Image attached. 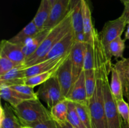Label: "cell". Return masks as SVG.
<instances>
[{"label": "cell", "mask_w": 129, "mask_h": 128, "mask_svg": "<svg viewBox=\"0 0 129 128\" xmlns=\"http://www.w3.org/2000/svg\"><path fill=\"white\" fill-rule=\"evenodd\" d=\"M73 30L72 27V10L56 26L51 28L38 50L28 58L24 65L25 68L35 65L47 54L53 46L57 43Z\"/></svg>", "instance_id": "obj_1"}, {"label": "cell", "mask_w": 129, "mask_h": 128, "mask_svg": "<svg viewBox=\"0 0 129 128\" xmlns=\"http://www.w3.org/2000/svg\"><path fill=\"white\" fill-rule=\"evenodd\" d=\"M13 109L23 126L30 127L52 118L50 110L40 102L39 99L25 100Z\"/></svg>", "instance_id": "obj_2"}, {"label": "cell", "mask_w": 129, "mask_h": 128, "mask_svg": "<svg viewBox=\"0 0 129 128\" xmlns=\"http://www.w3.org/2000/svg\"><path fill=\"white\" fill-rule=\"evenodd\" d=\"M91 128H108L105 112L103 80L97 79L95 90L88 101Z\"/></svg>", "instance_id": "obj_3"}, {"label": "cell", "mask_w": 129, "mask_h": 128, "mask_svg": "<svg viewBox=\"0 0 129 128\" xmlns=\"http://www.w3.org/2000/svg\"><path fill=\"white\" fill-rule=\"evenodd\" d=\"M93 48H94V70L97 79L104 80L111 73L113 65L112 60L108 57L105 47L101 39L100 33L94 29L93 33Z\"/></svg>", "instance_id": "obj_4"}, {"label": "cell", "mask_w": 129, "mask_h": 128, "mask_svg": "<svg viewBox=\"0 0 129 128\" xmlns=\"http://www.w3.org/2000/svg\"><path fill=\"white\" fill-rule=\"evenodd\" d=\"M105 112L108 128H122L123 120L120 115L117 102L111 92L108 77L103 80Z\"/></svg>", "instance_id": "obj_5"}, {"label": "cell", "mask_w": 129, "mask_h": 128, "mask_svg": "<svg viewBox=\"0 0 129 128\" xmlns=\"http://www.w3.org/2000/svg\"><path fill=\"white\" fill-rule=\"evenodd\" d=\"M37 94L39 99L46 103L49 110L59 102L66 99L62 94L55 76L41 84L37 91Z\"/></svg>", "instance_id": "obj_6"}, {"label": "cell", "mask_w": 129, "mask_h": 128, "mask_svg": "<svg viewBox=\"0 0 129 128\" xmlns=\"http://www.w3.org/2000/svg\"><path fill=\"white\" fill-rule=\"evenodd\" d=\"M126 25H127L126 21L120 16L115 20L107 21L105 24L102 31L100 33L102 41L105 47L106 51L109 58L108 46L110 43L117 37L122 36ZM110 59L112 60L110 58Z\"/></svg>", "instance_id": "obj_7"}, {"label": "cell", "mask_w": 129, "mask_h": 128, "mask_svg": "<svg viewBox=\"0 0 129 128\" xmlns=\"http://www.w3.org/2000/svg\"><path fill=\"white\" fill-rule=\"evenodd\" d=\"M63 96L66 99L73 85V75L72 69L71 53L57 69L55 74Z\"/></svg>", "instance_id": "obj_8"}, {"label": "cell", "mask_w": 129, "mask_h": 128, "mask_svg": "<svg viewBox=\"0 0 129 128\" xmlns=\"http://www.w3.org/2000/svg\"><path fill=\"white\" fill-rule=\"evenodd\" d=\"M72 0H57L52 5L50 16L44 29L52 28L64 20L71 8Z\"/></svg>", "instance_id": "obj_9"}, {"label": "cell", "mask_w": 129, "mask_h": 128, "mask_svg": "<svg viewBox=\"0 0 129 128\" xmlns=\"http://www.w3.org/2000/svg\"><path fill=\"white\" fill-rule=\"evenodd\" d=\"M74 43V33L73 30L67 34L62 40H60L57 43L55 44L52 48L47 53L45 56L40 59L37 63L44 60L49 59L57 58L61 57L71 52L72 48ZM36 64V63H35Z\"/></svg>", "instance_id": "obj_10"}, {"label": "cell", "mask_w": 129, "mask_h": 128, "mask_svg": "<svg viewBox=\"0 0 129 128\" xmlns=\"http://www.w3.org/2000/svg\"><path fill=\"white\" fill-rule=\"evenodd\" d=\"M86 43L75 42L71 50V60L73 75V84L84 70V50Z\"/></svg>", "instance_id": "obj_11"}, {"label": "cell", "mask_w": 129, "mask_h": 128, "mask_svg": "<svg viewBox=\"0 0 129 128\" xmlns=\"http://www.w3.org/2000/svg\"><path fill=\"white\" fill-rule=\"evenodd\" d=\"M0 52L17 65H25L26 56L23 51L22 45L11 42L9 40H3L0 44Z\"/></svg>", "instance_id": "obj_12"}, {"label": "cell", "mask_w": 129, "mask_h": 128, "mask_svg": "<svg viewBox=\"0 0 129 128\" xmlns=\"http://www.w3.org/2000/svg\"><path fill=\"white\" fill-rule=\"evenodd\" d=\"M66 99L74 103L88 105L84 70L82 72L78 79L73 84V87Z\"/></svg>", "instance_id": "obj_13"}, {"label": "cell", "mask_w": 129, "mask_h": 128, "mask_svg": "<svg viewBox=\"0 0 129 128\" xmlns=\"http://www.w3.org/2000/svg\"><path fill=\"white\" fill-rule=\"evenodd\" d=\"M70 53H68V55L61 56V57L44 60V61H42L38 63L26 68L25 69V74H26V78L49 71V70L54 69L55 67L60 65L70 55Z\"/></svg>", "instance_id": "obj_14"}, {"label": "cell", "mask_w": 129, "mask_h": 128, "mask_svg": "<svg viewBox=\"0 0 129 128\" xmlns=\"http://www.w3.org/2000/svg\"><path fill=\"white\" fill-rule=\"evenodd\" d=\"M23 125L10 105H1L0 128H22Z\"/></svg>", "instance_id": "obj_15"}, {"label": "cell", "mask_w": 129, "mask_h": 128, "mask_svg": "<svg viewBox=\"0 0 129 128\" xmlns=\"http://www.w3.org/2000/svg\"><path fill=\"white\" fill-rule=\"evenodd\" d=\"M0 96L1 99L7 102L13 108L16 107L25 100L33 99L3 84H0Z\"/></svg>", "instance_id": "obj_16"}, {"label": "cell", "mask_w": 129, "mask_h": 128, "mask_svg": "<svg viewBox=\"0 0 129 128\" xmlns=\"http://www.w3.org/2000/svg\"><path fill=\"white\" fill-rule=\"evenodd\" d=\"M24 65L15 68L4 75L0 76V84H5L7 86L25 84L26 79Z\"/></svg>", "instance_id": "obj_17"}, {"label": "cell", "mask_w": 129, "mask_h": 128, "mask_svg": "<svg viewBox=\"0 0 129 128\" xmlns=\"http://www.w3.org/2000/svg\"><path fill=\"white\" fill-rule=\"evenodd\" d=\"M83 13V31L85 35L86 42H91L93 40V33L95 28L93 24L91 11L87 0H81Z\"/></svg>", "instance_id": "obj_18"}, {"label": "cell", "mask_w": 129, "mask_h": 128, "mask_svg": "<svg viewBox=\"0 0 129 128\" xmlns=\"http://www.w3.org/2000/svg\"><path fill=\"white\" fill-rule=\"evenodd\" d=\"M113 65L120 77L123 85V95L126 97L129 104V58H123Z\"/></svg>", "instance_id": "obj_19"}, {"label": "cell", "mask_w": 129, "mask_h": 128, "mask_svg": "<svg viewBox=\"0 0 129 128\" xmlns=\"http://www.w3.org/2000/svg\"><path fill=\"white\" fill-rule=\"evenodd\" d=\"M50 30L43 29L40 30V32L38 33L37 35H35V36L31 37L25 42V43L23 46V51L26 56V60L38 50L39 46H40L42 43L48 35Z\"/></svg>", "instance_id": "obj_20"}, {"label": "cell", "mask_w": 129, "mask_h": 128, "mask_svg": "<svg viewBox=\"0 0 129 128\" xmlns=\"http://www.w3.org/2000/svg\"><path fill=\"white\" fill-rule=\"evenodd\" d=\"M40 30L37 26L33 20H31L27 25L25 26L20 32L18 33L13 37L10 39L11 42L19 44L23 46L28 40L40 32Z\"/></svg>", "instance_id": "obj_21"}, {"label": "cell", "mask_w": 129, "mask_h": 128, "mask_svg": "<svg viewBox=\"0 0 129 128\" xmlns=\"http://www.w3.org/2000/svg\"><path fill=\"white\" fill-rule=\"evenodd\" d=\"M72 27L74 34L83 31V13L81 0H72ZM84 32V31H83Z\"/></svg>", "instance_id": "obj_22"}, {"label": "cell", "mask_w": 129, "mask_h": 128, "mask_svg": "<svg viewBox=\"0 0 129 128\" xmlns=\"http://www.w3.org/2000/svg\"><path fill=\"white\" fill-rule=\"evenodd\" d=\"M52 6L48 0H41L37 12L32 20L40 30L44 29L45 23L50 16Z\"/></svg>", "instance_id": "obj_23"}, {"label": "cell", "mask_w": 129, "mask_h": 128, "mask_svg": "<svg viewBox=\"0 0 129 128\" xmlns=\"http://www.w3.org/2000/svg\"><path fill=\"white\" fill-rule=\"evenodd\" d=\"M60 65L55 67L54 69H51V70H49V71L41 73L40 74H37V75H35L34 76L26 78V80H25V84L26 85H29V86L32 87H35L37 86V85H40L41 84H44V82L49 80L51 78H52L53 77L55 76L57 69H59Z\"/></svg>", "instance_id": "obj_24"}, {"label": "cell", "mask_w": 129, "mask_h": 128, "mask_svg": "<svg viewBox=\"0 0 129 128\" xmlns=\"http://www.w3.org/2000/svg\"><path fill=\"white\" fill-rule=\"evenodd\" d=\"M68 99H64L54 105L50 109L51 117L55 121L65 122L67 120L68 113Z\"/></svg>", "instance_id": "obj_25"}, {"label": "cell", "mask_w": 129, "mask_h": 128, "mask_svg": "<svg viewBox=\"0 0 129 128\" xmlns=\"http://www.w3.org/2000/svg\"><path fill=\"white\" fill-rule=\"evenodd\" d=\"M111 82L110 83V87L111 92L114 96L115 99L117 100L123 99V89L120 77L118 75V72L113 67L111 71Z\"/></svg>", "instance_id": "obj_26"}, {"label": "cell", "mask_w": 129, "mask_h": 128, "mask_svg": "<svg viewBox=\"0 0 129 128\" xmlns=\"http://www.w3.org/2000/svg\"><path fill=\"white\" fill-rule=\"evenodd\" d=\"M125 39L123 40L121 36H118L112 41L108 46V54L112 59V56L115 57L116 59L118 58H123V52L125 48Z\"/></svg>", "instance_id": "obj_27"}, {"label": "cell", "mask_w": 129, "mask_h": 128, "mask_svg": "<svg viewBox=\"0 0 129 128\" xmlns=\"http://www.w3.org/2000/svg\"><path fill=\"white\" fill-rule=\"evenodd\" d=\"M84 72L87 97H88V100L89 101L91 97L93 96V93L95 90L97 80L96 73L94 69L84 70Z\"/></svg>", "instance_id": "obj_28"}, {"label": "cell", "mask_w": 129, "mask_h": 128, "mask_svg": "<svg viewBox=\"0 0 129 128\" xmlns=\"http://www.w3.org/2000/svg\"><path fill=\"white\" fill-rule=\"evenodd\" d=\"M67 121L75 128H87L84 125L77 112L75 104L73 102H68V113Z\"/></svg>", "instance_id": "obj_29"}, {"label": "cell", "mask_w": 129, "mask_h": 128, "mask_svg": "<svg viewBox=\"0 0 129 128\" xmlns=\"http://www.w3.org/2000/svg\"><path fill=\"white\" fill-rule=\"evenodd\" d=\"M94 69V48L93 41L86 42L84 50V70Z\"/></svg>", "instance_id": "obj_30"}, {"label": "cell", "mask_w": 129, "mask_h": 128, "mask_svg": "<svg viewBox=\"0 0 129 128\" xmlns=\"http://www.w3.org/2000/svg\"><path fill=\"white\" fill-rule=\"evenodd\" d=\"M74 104L76 108L77 112L83 124L87 128H91V117L88 105L78 104V103H74Z\"/></svg>", "instance_id": "obj_31"}, {"label": "cell", "mask_w": 129, "mask_h": 128, "mask_svg": "<svg viewBox=\"0 0 129 128\" xmlns=\"http://www.w3.org/2000/svg\"><path fill=\"white\" fill-rule=\"evenodd\" d=\"M18 66L21 65H17L16 63L8 58L5 54L0 52V76L7 74Z\"/></svg>", "instance_id": "obj_32"}, {"label": "cell", "mask_w": 129, "mask_h": 128, "mask_svg": "<svg viewBox=\"0 0 129 128\" xmlns=\"http://www.w3.org/2000/svg\"><path fill=\"white\" fill-rule=\"evenodd\" d=\"M10 87L13 89L14 90H15V91L21 93V94L26 95L28 97H30L33 99H39L37 92L34 91V87L29 86V85H26V84L12 85V86H10Z\"/></svg>", "instance_id": "obj_33"}, {"label": "cell", "mask_w": 129, "mask_h": 128, "mask_svg": "<svg viewBox=\"0 0 129 128\" xmlns=\"http://www.w3.org/2000/svg\"><path fill=\"white\" fill-rule=\"evenodd\" d=\"M118 111L123 122L129 124V104L123 99L117 100Z\"/></svg>", "instance_id": "obj_34"}, {"label": "cell", "mask_w": 129, "mask_h": 128, "mask_svg": "<svg viewBox=\"0 0 129 128\" xmlns=\"http://www.w3.org/2000/svg\"><path fill=\"white\" fill-rule=\"evenodd\" d=\"M31 128H57L55 120L51 118L48 120L34 124L30 126Z\"/></svg>", "instance_id": "obj_35"}, {"label": "cell", "mask_w": 129, "mask_h": 128, "mask_svg": "<svg viewBox=\"0 0 129 128\" xmlns=\"http://www.w3.org/2000/svg\"><path fill=\"white\" fill-rule=\"evenodd\" d=\"M74 41H75V42L82 43H86V41L85 35H84L83 31V32L78 33H76V34H74Z\"/></svg>", "instance_id": "obj_36"}, {"label": "cell", "mask_w": 129, "mask_h": 128, "mask_svg": "<svg viewBox=\"0 0 129 128\" xmlns=\"http://www.w3.org/2000/svg\"><path fill=\"white\" fill-rule=\"evenodd\" d=\"M125 8L123 10L122 15H121V17L126 21L127 24L129 23V1L127 3L124 4Z\"/></svg>", "instance_id": "obj_37"}, {"label": "cell", "mask_w": 129, "mask_h": 128, "mask_svg": "<svg viewBox=\"0 0 129 128\" xmlns=\"http://www.w3.org/2000/svg\"><path fill=\"white\" fill-rule=\"evenodd\" d=\"M56 123V125L57 126V128H75L71 125L69 122H68V121L65 122H56L55 121Z\"/></svg>", "instance_id": "obj_38"}, {"label": "cell", "mask_w": 129, "mask_h": 128, "mask_svg": "<svg viewBox=\"0 0 129 128\" xmlns=\"http://www.w3.org/2000/svg\"><path fill=\"white\" fill-rule=\"evenodd\" d=\"M125 40H129V23L127 24V31H126V33H125Z\"/></svg>", "instance_id": "obj_39"}, {"label": "cell", "mask_w": 129, "mask_h": 128, "mask_svg": "<svg viewBox=\"0 0 129 128\" xmlns=\"http://www.w3.org/2000/svg\"><path fill=\"white\" fill-rule=\"evenodd\" d=\"M122 128H129V124H127V123H125V122H123Z\"/></svg>", "instance_id": "obj_40"}, {"label": "cell", "mask_w": 129, "mask_h": 128, "mask_svg": "<svg viewBox=\"0 0 129 128\" xmlns=\"http://www.w3.org/2000/svg\"><path fill=\"white\" fill-rule=\"evenodd\" d=\"M48 1H49V2H50V3L51 4L52 6V5H54V4L56 2V1H57V0H48Z\"/></svg>", "instance_id": "obj_41"}, {"label": "cell", "mask_w": 129, "mask_h": 128, "mask_svg": "<svg viewBox=\"0 0 129 128\" xmlns=\"http://www.w3.org/2000/svg\"><path fill=\"white\" fill-rule=\"evenodd\" d=\"M128 1H129V0H122V2L123 3V4L127 3L128 2Z\"/></svg>", "instance_id": "obj_42"}, {"label": "cell", "mask_w": 129, "mask_h": 128, "mask_svg": "<svg viewBox=\"0 0 129 128\" xmlns=\"http://www.w3.org/2000/svg\"><path fill=\"white\" fill-rule=\"evenodd\" d=\"M22 128H31L30 127H28V126H23Z\"/></svg>", "instance_id": "obj_43"}, {"label": "cell", "mask_w": 129, "mask_h": 128, "mask_svg": "<svg viewBox=\"0 0 129 128\" xmlns=\"http://www.w3.org/2000/svg\"><path fill=\"white\" fill-rule=\"evenodd\" d=\"M120 1H122V0H120Z\"/></svg>", "instance_id": "obj_44"}]
</instances>
